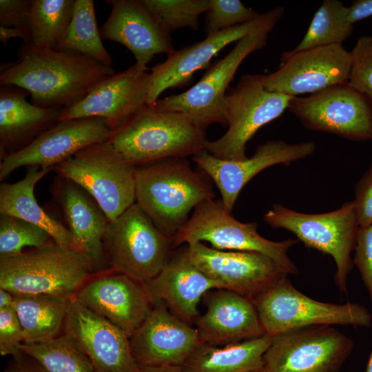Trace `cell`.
I'll return each instance as SVG.
<instances>
[{"label":"cell","mask_w":372,"mask_h":372,"mask_svg":"<svg viewBox=\"0 0 372 372\" xmlns=\"http://www.w3.org/2000/svg\"><path fill=\"white\" fill-rule=\"evenodd\" d=\"M103 245L109 269L144 282L164 268L175 247L136 203L109 223Z\"/></svg>","instance_id":"6"},{"label":"cell","mask_w":372,"mask_h":372,"mask_svg":"<svg viewBox=\"0 0 372 372\" xmlns=\"http://www.w3.org/2000/svg\"><path fill=\"white\" fill-rule=\"evenodd\" d=\"M353 341L332 325L291 329L273 336L262 372H340Z\"/></svg>","instance_id":"12"},{"label":"cell","mask_w":372,"mask_h":372,"mask_svg":"<svg viewBox=\"0 0 372 372\" xmlns=\"http://www.w3.org/2000/svg\"><path fill=\"white\" fill-rule=\"evenodd\" d=\"M32 0H0V27L28 29Z\"/></svg>","instance_id":"42"},{"label":"cell","mask_w":372,"mask_h":372,"mask_svg":"<svg viewBox=\"0 0 372 372\" xmlns=\"http://www.w3.org/2000/svg\"><path fill=\"white\" fill-rule=\"evenodd\" d=\"M93 273L83 252L63 247L53 240L43 247L0 258V288L14 296L48 294L72 299Z\"/></svg>","instance_id":"4"},{"label":"cell","mask_w":372,"mask_h":372,"mask_svg":"<svg viewBox=\"0 0 372 372\" xmlns=\"http://www.w3.org/2000/svg\"><path fill=\"white\" fill-rule=\"evenodd\" d=\"M105 2L111 6V11L99 29L101 37L127 48L137 65L147 70V65L155 55L174 50L170 34L158 24L142 0Z\"/></svg>","instance_id":"23"},{"label":"cell","mask_w":372,"mask_h":372,"mask_svg":"<svg viewBox=\"0 0 372 372\" xmlns=\"http://www.w3.org/2000/svg\"><path fill=\"white\" fill-rule=\"evenodd\" d=\"M203 298L206 310L194 322L203 343L223 346L265 334L252 300L223 289Z\"/></svg>","instance_id":"24"},{"label":"cell","mask_w":372,"mask_h":372,"mask_svg":"<svg viewBox=\"0 0 372 372\" xmlns=\"http://www.w3.org/2000/svg\"><path fill=\"white\" fill-rule=\"evenodd\" d=\"M353 263L358 268L372 304V224L359 227Z\"/></svg>","instance_id":"39"},{"label":"cell","mask_w":372,"mask_h":372,"mask_svg":"<svg viewBox=\"0 0 372 372\" xmlns=\"http://www.w3.org/2000/svg\"><path fill=\"white\" fill-rule=\"evenodd\" d=\"M278 6L256 19L207 36L199 42L174 50L167 59L151 69L148 104L154 103L166 90L186 85L198 70L209 66L211 59L230 43L238 41L278 14L285 13Z\"/></svg>","instance_id":"19"},{"label":"cell","mask_w":372,"mask_h":372,"mask_svg":"<svg viewBox=\"0 0 372 372\" xmlns=\"http://www.w3.org/2000/svg\"><path fill=\"white\" fill-rule=\"evenodd\" d=\"M52 240L43 229L21 218L0 214V258L22 253L26 247L39 248Z\"/></svg>","instance_id":"36"},{"label":"cell","mask_w":372,"mask_h":372,"mask_svg":"<svg viewBox=\"0 0 372 372\" xmlns=\"http://www.w3.org/2000/svg\"><path fill=\"white\" fill-rule=\"evenodd\" d=\"M350 54L351 65L347 84L372 101V35L360 37Z\"/></svg>","instance_id":"38"},{"label":"cell","mask_w":372,"mask_h":372,"mask_svg":"<svg viewBox=\"0 0 372 372\" xmlns=\"http://www.w3.org/2000/svg\"><path fill=\"white\" fill-rule=\"evenodd\" d=\"M205 14L206 37L251 21L260 15L239 0H209Z\"/></svg>","instance_id":"37"},{"label":"cell","mask_w":372,"mask_h":372,"mask_svg":"<svg viewBox=\"0 0 372 372\" xmlns=\"http://www.w3.org/2000/svg\"><path fill=\"white\" fill-rule=\"evenodd\" d=\"M53 169L89 193L110 222L136 203V166L107 141L81 149Z\"/></svg>","instance_id":"8"},{"label":"cell","mask_w":372,"mask_h":372,"mask_svg":"<svg viewBox=\"0 0 372 372\" xmlns=\"http://www.w3.org/2000/svg\"><path fill=\"white\" fill-rule=\"evenodd\" d=\"M114 149L136 167L205 150V130L180 112L159 110L147 104L127 122L111 132Z\"/></svg>","instance_id":"3"},{"label":"cell","mask_w":372,"mask_h":372,"mask_svg":"<svg viewBox=\"0 0 372 372\" xmlns=\"http://www.w3.org/2000/svg\"><path fill=\"white\" fill-rule=\"evenodd\" d=\"M23 335L14 307L0 309V353L12 356L20 351Z\"/></svg>","instance_id":"40"},{"label":"cell","mask_w":372,"mask_h":372,"mask_svg":"<svg viewBox=\"0 0 372 372\" xmlns=\"http://www.w3.org/2000/svg\"><path fill=\"white\" fill-rule=\"evenodd\" d=\"M30 93L0 85V155L17 152L59 121L62 108H42L29 103Z\"/></svg>","instance_id":"27"},{"label":"cell","mask_w":372,"mask_h":372,"mask_svg":"<svg viewBox=\"0 0 372 372\" xmlns=\"http://www.w3.org/2000/svg\"><path fill=\"white\" fill-rule=\"evenodd\" d=\"M283 14H278L238 40L235 47L211 65L191 88L158 99L154 106L159 110L184 114L203 130L214 123L227 126L225 96L229 83L242 61L265 47L269 32Z\"/></svg>","instance_id":"5"},{"label":"cell","mask_w":372,"mask_h":372,"mask_svg":"<svg viewBox=\"0 0 372 372\" xmlns=\"http://www.w3.org/2000/svg\"><path fill=\"white\" fill-rule=\"evenodd\" d=\"M57 50L74 52L112 66V57L98 28L93 0H76L69 28Z\"/></svg>","instance_id":"32"},{"label":"cell","mask_w":372,"mask_h":372,"mask_svg":"<svg viewBox=\"0 0 372 372\" xmlns=\"http://www.w3.org/2000/svg\"><path fill=\"white\" fill-rule=\"evenodd\" d=\"M280 67L264 74L266 90L298 96L314 94L349 81L351 56L342 44L321 46L289 54L284 52Z\"/></svg>","instance_id":"16"},{"label":"cell","mask_w":372,"mask_h":372,"mask_svg":"<svg viewBox=\"0 0 372 372\" xmlns=\"http://www.w3.org/2000/svg\"><path fill=\"white\" fill-rule=\"evenodd\" d=\"M19 349L37 360L47 372H94L87 355L65 333L43 342L22 343Z\"/></svg>","instance_id":"34"},{"label":"cell","mask_w":372,"mask_h":372,"mask_svg":"<svg viewBox=\"0 0 372 372\" xmlns=\"http://www.w3.org/2000/svg\"><path fill=\"white\" fill-rule=\"evenodd\" d=\"M136 63L99 82L83 99L63 108L59 121L103 118L111 132L148 104L150 74Z\"/></svg>","instance_id":"17"},{"label":"cell","mask_w":372,"mask_h":372,"mask_svg":"<svg viewBox=\"0 0 372 372\" xmlns=\"http://www.w3.org/2000/svg\"><path fill=\"white\" fill-rule=\"evenodd\" d=\"M14 296L8 291L0 288V309L14 307Z\"/></svg>","instance_id":"47"},{"label":"cell","mask_w":372,"mask_h":372,"mask_svg":"<svg viewBox=\"0 0 372 372\" xmlns=\"http://www.w3.org/2000/svg\"><path fill=\"white\" fill-rule=\"evenodd\" d=\"M145 283L154 303L163 302L174 314L189 324L199 316L202 298L211 290L221 289L192 262L186 246L174 251L164 268Z\"/></svg>","instance_id":"25"},{"label":"cell","mask_w":372,"mask_h":372,"mask_svg":"<svg viewBox=\"0 0 372 372\" xmlns=\"http://www.w3.org/2000/svg\"><path fill=\"white\" fill-rule=\"evenodd\" d=\"M371 16L372 0H358L350 7H347L346 19L352 25Z\"/></svg>","instance_id":"44"},{"label":"cell","mask_w":372,"mask_h":372,"mask_svg":"<svg viewBox=\"0 0 372 372\" xmlns=\"http://www.w3.org/2000/svg\"><path fill=\"white\" fill-rule=\"evenodd\" d=\"M143 3L167 33L182 28L197 31L199 17L208 10L209 0H142Z\"/></svg>","instance_id":"35"},{"label":"cell","mask_w":372,"mask_h":372,"mask_svg":"<svg viewBox=\"0 0 372 372\" xmlns=\"http://www.w3.org/2000/svg\"><path fill=\"white\" fill-rule=\"evenodd\" d=\"M347 7L338 0H324L314 14L306 34L291 50L294 54L309 49L342 44L353 31V25L346 19Z\"/></svg>","instance_id":"33"},{"label":"cell","mask_w":372,"mask_h":372,"mask_svg":"<svg viewBox=\"0 0 372 372\" xmlns=\"http://www.w3.org/2000/svg\"><path fill=\"white\" fill-rule=\"evenodd\" d=\"M130 342L140 366H182L203 344L196 328L174 314L162 302L154 303Z\"/></svg>","instance_id":"20"},{"label":"cell","mask_w":372,"mask_h":372,"mask_svg":"<svg viewBox=\"0 0 372 372\" xmlns=\"http://www.w3.org/2000/svg\"><path fill=\"white\" fill-rule=\"evenodd\" d=\"M256 223H242L227 211L222 202L211 199L200 203L185 226L173 238L174 247L183 243L209 242L219 250L254 251L273 260L287 274H297L298 268L288 256L298 240L275 242L261 236Z\"/></svg>","instance_id":"9"},{"label":"cell","mask_w":372,"mask_h":372,"mask_svg":"<svg viewBox=\"0 0 372 372\" xmlns=\"http://www.w3.org/2000/svg\"><path fill=\"white\" fill-rule=\"evenodd\" d=\"M70 300L48 294L14 296V308L21 325L23 343L43 342L59 335Z\"/></svg>","instance_id":"30"},{"label":"cell","mask_w":372,"mask_h":372,"mask_svg":"<svg viewBox=\"0 0 372 372\" xmlns=\"http://www.w3.org/2000/svg\"><path fill=\"white\" fill-rule=\"evenodd\" d=\"M360 227L372 224V163L357 182L353 200Z\"/></svg>","instance_id":"41"},{"label":"cell","mask_w":372,"mask_h":372,"mask_svg":"<svg viewBox=\"0 0 372 372\" xmlns=\"http://www.w3.org/2000/svg\"><path fill=\"white\" fill-rule=\"evenodd\" d=\"M114 74L112 66L74 52L20 46L17 60L1 65L0 85L27 90L37 107L63 109Z\"/></svg>","instance_id":"1"},{"label":"cell","mask_w":372,"mask_h":372,"mask_svg":"<svg viewBox=\"0 0 372 372\" xmlns=\"http://www.w3.org/2000/svg\"><path fill=\"white\" fill-rule=\"evenodd\" d=\"M135 196L155 225L173 238L189 220L191 210L215 194L185 158H176L136 167Z\"/></svg>","instance_id":"2"},{"label":"cell","mask_w":372,"mask_h":372,"mask_svg":"<svg viewBox=\"0 0 372 372\" xmlns=\"http://www.w3.org/2000/svg\"><path fill=\"white\" fill-rule=\"evenodd\" d=\"M110 134L101 118L59 121L25 147L1 159L0 180L24 166L53 168L90 145L106 142Z\"/></svg>","instance_id":"18"},{"label":"cell","mask_w":372,"mask_h":372,"mask_svg":"<svg viewBox=\"0 0 372 372\" xmlns=\"http://www.w3.org/2000/svg\"><path fill=\"white\" fill-rule=\"evenodd\" d=\"M264 74H245L225 96L228 129L217 140L207 141L205 150L214 156L231 161L247 158L246 145L262 126L276 119L293 98L271 92L263 85Z\"/></svg>","instance_id":"11"},{"label":"cell","mask_w":372,"mask_h":372,"mask_svg":"<svg viewBox=\"0 0 372 372\" xmlns=\"http://www.w3.org/2000/svg\"><path fill=\"white\" fill-rule=\"evenodd\" d=\"M63 333L72 338L87 355L94 372H139L130 338L74 298L69 302Z\"/></svg>","instance_id":"21"},{"label":"cell","mask_w":372,"mask_h":372,"mask_svg":"<svg viewBox=\"0 0 372 372\" xmlns=\"http://www.w3.org/2000/svg\"><path fill=\"white\" fill-rule=\"evenodd\" d=\"M287 110L311 130L353 141L372 140V101L347 83L294 96Z\"/></svg>","instance_id":"13"},{"label":"cell","mask_w":372,"mask_h":372,"mask_svg":"<svg viewBox=\"0 0 372 372\" xmlns=\"http://www.w3.org/2000/svg\"><path fill=\"white\" fill-rule=\"evenodd\" d=\"M52 169L30 166L25 177L18 182L1 183L0 214L14 216L40 227L61 247L80 250L68 228L49 216L35 198L36 184Z\"/></svg>","instance_id":"28"},{"label":"cell","mask_w":372,"mask_h":372,"mask_svg":"<svg viewBox=\"0 0 372 372\" xmlns=\"http://www.w3.org/2000/svg\"><path fill=\"white\" fill-rule=\"evenodd\" d=\"M263 220L272 228L292 232L306 247L331 256L336 266L335 283L340 293H347V278L353 264L351 253L360 227L353 201L345 202L336 210L313 214L276 204Z\"/></svg>","instance_id":"7"},{"label":"cell","mask_w":372,"mask_h":372,"mask_svg":"<svg viewBox=\"0 0 372 372\" xmlns=\"http://www.w3.org/2000/svg\"><path fill=\"white\" fill-rule=\"evenodd\" d=\"M186 247L192 262L221 289L252 301L288 275L260 253L219 250L203 242L187 245Z\"/></svg>","instance_id":"15"},{"label":"cell","mask_w":372,"mask_h":372,"mask_svg":"<svg viewBox=\"0 0 372 372\" xmlns=\"http://www.w3.org/2000/svg\"><path fill=\"white\" fill-rule=\"evenodd\" d=\"M74 298L129 338L142 325L154 306L144 282L111 269L93 273Z\"/></svg>","instance_id":"14"},{"label":"cell","mask_w":372,"mask_h":372,"mask_svg":"<svg viewBox=\"0 0 372 372\" xmlns=\"http://www.w3.org/2000/svg\"><path fill=\"white\" fill-rule=\"evenodd\" d=\"M313 142L289 144L270 140L260 145L254 155L240 161L218 158L203 150L193 159L215 183L224 208L231 212L244 186L262 170L278 164L289 165L316 150Z\"/></svg>","instance_id":"22"},{"label":"cell","mask_w":372,"mask_h":372,"mask_svg":"<svg viewBox=\"0 0 372 372\" xmlns=\"http://www.w3.org/2000/svg\"><path fill=\"white\" fill-rule=\"evenodd\" d=\"M2 372H47L33 358L20 351L11 356Z\"/></svg>","instance_id":"43"},{"label":"cell","mask_w":372,"mask_h":372,"mask_svg":"<svg viewBox=\"0 0 372 372\" xmlns=\"http://www.w3.org/2000/svg\"><path fill=\"white\" fill-rule=\"evenodd\" d=\"M258 372H262V371H258Z\"/></svg>","instance_id":"49"},{"label":"cell","mask_w":372,"mask_h":372,"mask_svg":"<svg viewBox=\"0 0 372 372\" xmlns=\"http://www.w3.org/2000/svg\"><path fill=\"white\" fill-rule=\"evenodd\" d=\"M274 335L215 346L201 344L182 366L185 372H258Z\"/></svg>","instance_id":"29"},{"label":"cell","mask_w":372,"mask_h":372,"mask_svg":"<svg viewBox=\"0 0 372 372\" xmlns=\"http://www.w3.org/2000/svg\"><path fill=\"white\" fill-rule=\"evenodd\" d=\"M253 302L265 333L271 335L313 325L369 327L372 324V316L363 305L313 300L296 289L287 276Z\"/></svg>","instance_id":"10"},{"label":"cell","mask_w":372,"mask_h":372,"mask_svg":"<svg viewBox=\"0 0 372 372\" xmlns=\"http://www.w3.org/2000/svg\"><path fill=\"white\" fill-rule=\"evenodd\" d=\"M28 29L0 27V41L5 45L12 38H21L23 39V42H25L28 41Z\"/></svg>","instance_id":"45"},{"label":"cell","mask_w":372,"mask_h":372,"mask_svg":"<svg viewBox=\"0 0 372 372\" xmlns=\"http://www.w3.org/2000/svg\"><path fill=\"white\" fill-rule=\"evenodd\" d=\"M366 372H372V352L367 364Z\"/></svg>","instance_id":"48"},{"label":"cell","mask_w":372,"mask_h":372,"mask_svg":"<svg viewBox=\"0 0 372 372\" xmlns=\"http://www.w3.org/2000/svg\"><path fill=\"white\" fill-rule=\"evenodd\" d=\"M139 372H185L180 366H140Z\"/></svg>","instance_id":"46"},{"label":"cell","mask_w":372,"mask_h":372,"mask_svg":"<svg viewBox=\"0 0 372 372\" xmlns=\"http://www.w3.org/2000/svg\"><path fill=\"white\" fill-rule=\"evenodd\" d=\"M76 0H32L29 37L21 47L57 50L72 19Z\"/></svg>","instance_id":"31"},{"label":"cell","mask_w":372,"mask_h":372,"mask_svg":"<svg viewBox=\"0 0 372 372\" xmlns=\"http://www.w3.org/2000/svg\"><path fill=\"white\" fill-rule=\"evenodd\" d=\"M59 180L56 193L68 229L94 273L107 269L103 238L110 221L105 213L81 187L61 176Z\"/></svg>","instance_id":"26"}]
</instances>
